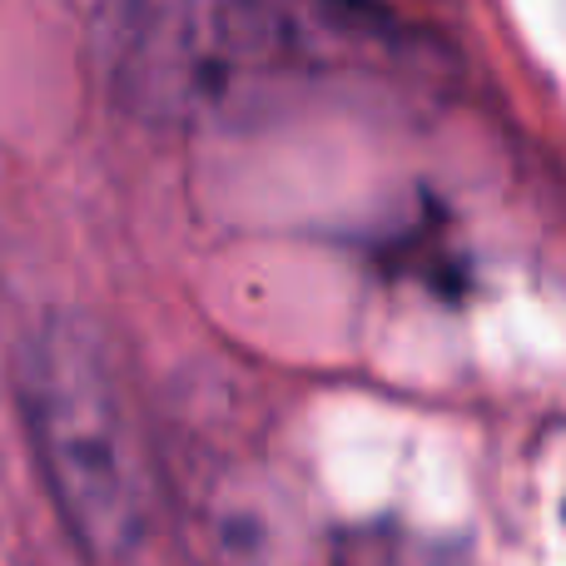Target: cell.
<instances>
[{"label": "cell", "mask_w": 566, "mask_h": 566, "mask_svg": "<svg viewBox=\"0 0 566 566\" xmlns=\"http://www.w3.org/2000/svg\"><path fill=\"white\" fill-rule=\"evenodd\" d=\"M30 452L65 532L95 562H135L159 537V472L105 333L40 318L15 358Z\"/></svg>", "instance_id": "cell-1"}, {"label": "cell", "mask_w": 566, "mask_h": 566, "mask_svg": "<svg viewBox=\"0 0 566 566\" xmlns=\"http://www.w3.org/2000/svg\"><path fill=\"white\" fill-rule=\"evenodd\" d=\"M289 65L298 35L269 0H99L95 70L129 119L195 129L234 115Z\"/></svg>", "instance_id": "cell-2"}]
</instances>
